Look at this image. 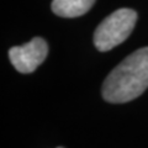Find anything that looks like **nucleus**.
<instances>
[{"label": "nucleus", "mask_w": 148, "mask_h": 148, "mask_svg": "<svg viewBox=\"0 0 148 148\" xmlns=\"http://www.w3.org/2000/svg\"><path fill=\"white\" fill-rule=\"evenodd\" d=\"M148 88V47L137 49L115 67L104 80L101 95L111 104L138 98Z\"/></svg>", "instance_id": "obj_1"}, {"label": "nucleus", "mask_w": 148, "mask_h": 148, "mask_svg": "<svg viewBox=\"0 0 148 148\" xmlns=\"http://www.w3.org/2000/svg\"><path fill=\"white\" fill-rule=\"evenodd\" d=\"M137 12L132 9H119L104 18L94 32V45L100 52H108L122 43L135 29Z\"/></svg>", "instance_id": "obj_2"}, {"label": "nucleus", "mask_w": 148, "mask_h": 148, "mask_svg": "<svg viewBox=\"0 0 148 148\" xmlns=\"http://www.w3.org/2000/svg\"><path fill=\"white\" fill-rule=\"evenodd\" d=\"M47 54V42L41 37H35L30 42L22 46H15L9 49V58L11 64L17 72L22 74L35 72V69L45 62Z\"/></svg>", "instance_id": "obj_3"}, {"label": "nucleus", "mask_w": 148, "mask_h": 148, "mask_svg": "<svg viewBox=\"0 0 148 148\" xmlns=\"http://www.w3.org/2000/svg\"><path fill=\"white\" fill-rule=\"evenodd\" d=\"M95 0H53L52 11L61 17H78L86 14Z\"/></svg>", "instance_id": "obj_4"}, {"label": "nucleus", "mask_w": 148, "mask_h": 148, "mask_svg": "<svg viewBox=\"0 0 148 148\" xmlns=\"http://www.w3.org/2000/svg\"><path fill=\"white\" fill-rule=\"evenodd\" d=\"M57 148H63V147H57Z\"/></svg>", "instance_id": "obj_5"}]
</instances>
